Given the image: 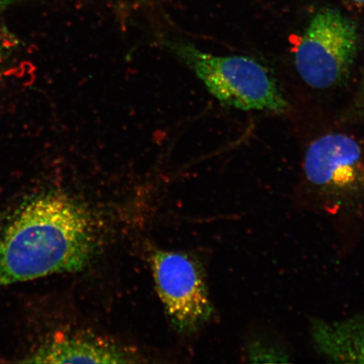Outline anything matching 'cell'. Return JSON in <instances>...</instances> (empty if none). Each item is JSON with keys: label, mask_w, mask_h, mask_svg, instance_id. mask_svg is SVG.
Returning a JSON list of instances; mask_svg holds the SVG:
<instances>
[{"label": "cell", "mask_w": 364, "mask_h": 364, "mask_svg": "<svg viewBox=\"0 0 364 364\" xmlns=\"http://www.w3.org/2000/svg\"><path fill=\"white\" fill-rule=\"evenodd\" d=\"M97 247L92 218L74 198L27 199L0 229V289L87 267Z\"/></svg>", "instance_id": "1"}, {"label": "cell", "mask_w": 364, "mask_h": 364, "mask_svg": "<svg viewBox=\"0 0 364 364\" xmlns=\"http://www.w3.org/2000/svg\"><path fill=\"white\" fill-rule=\"evenodd\" d=\"M304 203L338 232H357L364 220V147L353 136L314 140L304 161Z\"/></svg>", "instance_id": "2"}, {"label": "cell", "mask_w": 364, "mask_h": 364, "mask_svg": "<svg viewBox=\"0 0 364 364\" xmlns=\"http://www.w3.org/2000/svg\"><path fill=\"white\" fill-rule=\"evenodd\" d=\"M166 47L194 71L209 92L226 106L275 113L288 108L275 79L255 59L212 55L181 40H166Z\"/></svg>", "instance_id": "3"}, {"label": "cell", "mask_w": 364, "mask_h": 364, "mask_svg": "<svg viewBox=\"0 0 364 364\" xmlns=\"http://www.w3.org/2000/svg\"><path fill=\"white\" fill-rule=\"evenodd\" d=\"M356 25L336 9L312 18L295 52V66L309 86L326 90L348 78L358 56Z\"/></svg>", "instance_id": "4"}, {"label": "cell", "mask_w": 364, "mask_h": 364, "mask_svg": "<svg viewBox=\"0 0 364 364\" xmlns=\"http://www.w3.org/2000/svg\"><path fill=\"white\" fill-rule=\"evenodd\" d=\"M150 262L159 297L175 329L189 333L207 323L213 311L199 263L167 250H154Z\"/></svg>", "instance_id": "5"}, {"label": "cell", "mask_w": 364, "mask_h": 364, "mask_svg": "<svg viewBox=\"0 0 364 364\" xmlns=\"http://www.w3.org/2000/svg\"><path fill=\"white\" fill-rule=\"evenodd\" d=\"M318 353L331 363H364V312L338 321H311Z\"/></svg>", "instance_id": "6"}, {"label": "cell", "mask_w": 364, "mask_h": 364, "mask_svg": "<svg viewBox=\"0 0 364 364\" xmlns=\"http://www.w3.org/2000/svg\"><path fill=\"white\" fill-rule=\"evenodd\" d=\"M129 355L97 338L67 336L49 340L31 354L26 363H124Z\"/></svg>", "instance_id": "7"}, {"label": "cell", "mask_w": 364, "mask_h": 364, "mask_svg": "<svg viewBox=\"0 0 364 364\" xmlns=\"http://www.w3.org/2000/svg\"><path fill=\"white\" fill-rule=\"evenodd\" d=\"M245 358L247 362L259 363H289L290 354L283 344L270 338L257 336L252 338L247 346Z\"/></svg>", "instance_id": "8"}, {"label": "cell", "mask_w": 364, "mask_h": 364, "mask_svg": "<svg viewBox=\"0 0 364 364\" xmlns=\"http://www.w3.org/2000/svg\"><path fill=\"white\" fill-rule=\"evenodd\" d=\"M21 0H0V14L6 11L7 9L15 6Z\"/></svg>", "instance_id": "9"}, {"label": "cell", "mask_w": 364, "mask_h": 364, "mask_svg": "<svg viewBox=\"0 0 364 364\" xmlns=\"http://www.w3.org/2000/svg\"><path fill=\"white\" fill-rule=\"evenodd\" d=\"M348 1L358 4V6H363L364 4V0H348Z\"/></svg>", "instance_id": "10"}, {"label": "cell", "mask_w": 364, "mask_h": 364, "mask_svg": "<svg viewBox=\"0 0 364 364\" xmlns=\"http://www.w3.org/2000/svg\"><path fill=\"white\" fill-rule=\"evenodd\" d=\"M0 362H1V361H0Z\"/></svg>", "instance_id": "11"}, {"label": "cell", "mask_w": 364, "mask_h": 364, "mask_svg": "<svg viewBox=\"0 0 364 364\" xmlns=\"http://www.w3.org/2000/svg\"><path fill=\"white\" fill-rule=\"evenodd\" d=\"M363 90H364V88H363Z\"/></svg>", "instance_id": "12"}]
</instances>
